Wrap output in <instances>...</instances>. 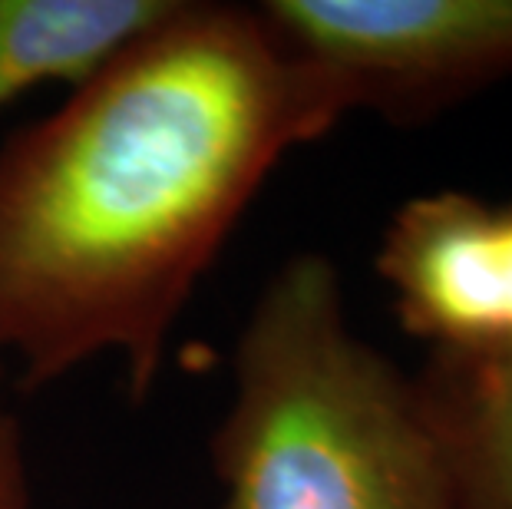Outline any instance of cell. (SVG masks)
Segmentation results:
<instances>
[{
	"label": "cell",
	"instance_id": "5b68a950",
	"mask_svg": "<svg viewBox=\"0 0 512 509\" xmlns=\"http://www.w3.org/2000/svg\"><path fill=\"white\" fill-rule=\"evenodd\" d=\"M456 509H512V348L430 351L413 377Z\"/></svg>",
	"mask_w": 512,
	"mask_h": 509
},
{
	"label": "cell",
	"instance_id": "8992f818",
	"mask_svg": "<svg viewBox=\"0 0 512 509\" xmlns=\"http://www.w3.org/2000/svg\"><path fill=\"white\" fill-rule=\"evenodd\" d=\"M182 0H0V110L30 86H80Z\"/></svg>",
	"mask_w": 512,
	"mask_h": 509
},
{
	"label": "cell",
	"instance_id": "ba28073f",
	"mask_svg": "<svg viewBox=\"0 0 512 509\" xmlns=\"http://www.w3.org/2000/svg\"><path fill=\"white\" fill-rule=\"evenodd\" d=\"M0 381H4V364H0Z\"/></svg>",
	"mask_w": 512,
	"mask_h": 509
},
{
	"label": "cell",
	"instance_id": "7a4b0ae2",
	"mask_svg": "<svg viewBox=\"0 0 512 509\" xmlns=\"http://www.w3.org/2000/svg\"><path fill=\"white\" fill-rule=\"evenodd\" d=\"M219 509H456L417 381L351 328L328 255L278 265L209 440Z\"/></svg>",
	"mask_w": 512,
	"mask_h": 509
},
{
	"label": "cell",
	"instance_id": "3957f363",
	"mask_svg": "<svg viewBox=\"0 0 512 509\" xmlns=\"http://www.w3.org/2000/svg\"><path fill=\"white\" fill-rule=\"evenodd\" d=\"M275 37L344 113L427 123L512 77V0H265Z\"/></svg>",
	"mask_w": 512,
	"mask_h": 509
},
{
	"label": "cell",
	"instance_id": "277c9868",
	"mask_svg": "<svg viewBox=\"0 0 512 509\" xmlns=\"http://www.w3.org/2000/svg\"><path fill=\"white\" fill-rule=\"evenodd\" d=\"M374 268L400 328L430 351L512 348V199L413 196L390 219Z\"/></svg>",
	"mask_w": 512,
	"mask_h": 509
},
{
	"label": "cell",
	"instance_id": "52a82bcc",
	"mask_svg": "<svg viewBox=\"0 0 512 509\" xmlns=\"http://www.w3.org/2000/svg\"><path fill=\"white\" fill-rule=\"evenodd\" d=\"M0 509H34L27 437L14 414L0 410Z\"/></svg>",
	"mask_w": 512,
	"mask_h": 509
},
{
	"label": "cell",
	"instance_id": "6da1fadb",
	"mask_svg": "<svg viewBox=\"0 0 512 509\" xmlns=\"http://www.w3.org/2000/svg\"><path fill=\"white\" fill-rule=\"evenodd\" d=\"M347 113L258 7L182 4L0 146V364L116 354L136 404L258 189Z\"/></svg>",
	"mask_w": 512,
	"mask_h": 509
}]
</instances>
